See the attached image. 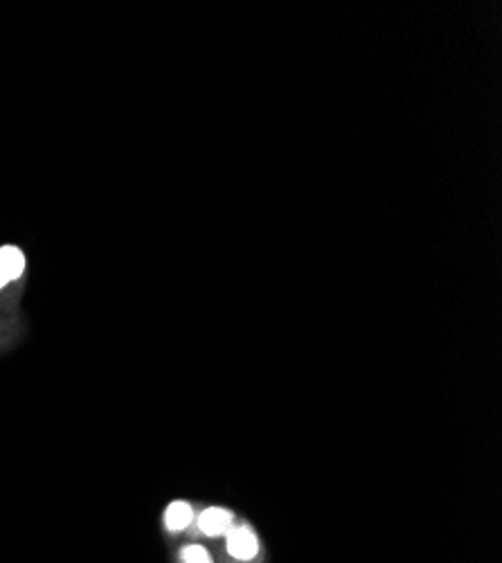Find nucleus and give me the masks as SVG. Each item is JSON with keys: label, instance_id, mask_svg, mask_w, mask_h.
I'll list each match as a JSON object with an SVG mask.
<instances>
[{"label": "nucleus", "instance_id": "1", "mask_svg": "<svg viewBox=\"0 0 502 563\" xmlns=\"http://www.w3.org/2000/svg\"><path fill=\"white\" fill-rule=\"evenodd\" d=\"M226 545H228L230 557H235L239 561L255 559L259 552L257 534L250 530L248 525H232L226 532Z\"/></svg>", "mask_w": 502, "mask_h": 563}, {"label": "nucleus", "instance_id": "2", "mask_svg": "<svg viewBox=\"0 0 502 563\" xmlns=\"http://www.w3.org/2000/svg\"><path fill=\"white\" fill-rule=\"evenodd\" d=\"M232 523H235V518H232L228 509L210 507V509H205L199 518V530L205 536H221L230 530Z\"/></svg>", "mask_w": 502, "mask_h": 563}, {"label": "nucleus", "instance_id": "3", "mask_svg": "<svg viewBox=\"0 0 502 563\" xmlns=\"http://www.w3.org/2000/svg\"><path fill=\"white\" fill-rule=\"evenodd\" d=\"M25 255L16 246L0 248V289L23 273Z\"/></svg>", "mask_w": 502, "mask_h": 563}, {"label": "nucleus", "instance_id": "4", "mask_svg": "<svg viewBox=\"0 0 502 563\" xmlns=\"http://www.w3.org/2000/svg\"><path fill=\"white\" fill-rule=\"evenodd\" d=\"M192 507L183 503V500H176V503H172L167 507V512H165V523H167V530H172V532H183L187 525L192 523Z\"/></svg>", "mask_w": 502, "mask_h": 563}, {"label": "nucleus", "instance_id": "5", "mask_svg": "<svg viewBox=\"0 0 502 563\" xmlns=\"http://www.w3.org/2000/svg\"><path fill=\"white\" fill-rule=\"evenodd\" d=\"M181 563H212V557L201 545H187L181 552Z\"/></svg>", "mask_w": 502, "mask_h": 563}]
</instances>
